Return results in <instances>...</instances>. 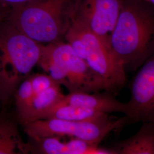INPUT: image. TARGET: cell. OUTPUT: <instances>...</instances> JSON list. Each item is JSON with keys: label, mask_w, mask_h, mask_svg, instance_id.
Wrapping results in <instances>:
<instances>
[{"label": "cell", "mask_w": 154, "mask_h": 154, "mask_svg": "<svg viewBox=\"0 0 154 154\" xmlns=\"http://www.w3.org/2000/svg\"><path fill=\"white\" fill-rule=\"evenodd\" d=\"M125 70H135L154 54V16L137 0L123 1L109 42Z\"/></svg>", "instance_id": "1"}, {"label": "cell", "mask_w": 154, "mask_h": 154, "mask_svg": "<svg viewBox=\"0 0 154 154\" xmlns=\"http://www.w3.org/2000/svg\"><path fill=\"white\" fill-rule=\"evenodd\" d=\"M72 0H33L11 8L6 20L18 30L43 44L60 42L69 26Z\"/></svg>", "instance_id": "2"}, {"label": "cell", "mask_w": 154, "mask_h": 154, "mask_svg": "<svg viewBox=\"0 0 154 154\" xmlns=\"http://www.w3.org/2000/svg\"><path fill=\"white\" fill-rule=\"evenodd\" d=\"M42 45L20 32L6 19L0 22V87L3 107L38 65Z\"/></svg>", "instance_id": "3"}, {"label": "cell", "mask_w": 154, "mask_h": 154, "mask_svg": "<svg viewBox=\"0 0 154 154\" xmlns=\"http://www.w3.org/2000/svg\"><path fill=\"white\" fill-rule=\"evenodd\" d=\"M38 65L69 93L112 92L107 83L91 69L67 42L43 45Z\"/></svg>", "instance_id": "4"}, {"label": "cell", "mask_w": 154, "mask_h": 154, "mask_svg": "<svg viewBox=\"0 0 154 154\" xmlns=\"http://www.w3.org/2000/svg\"><path fill=\"white\" fill-rule=\"evenodd\" d=\"M126 124L125 116L116 118L106 114L97 118L82 121L40 119L23 125V128L31 139L68 136L99 145L109 133Z\"/></svg>", "instance_id": "5"}, {"label": "cell", "mask_w": 154, "mask_h": 154, "mask_svg": "<svg viewBox=\"0 0 154 154\" xmlns=\"http://www.w3.org/2000/svg\"><path fill=\"white\" fill-rule=\"evenodd\" d=\"M70 22L78 36L72 48L75 53L107 83L112 92L122 88L126 81L125 70L111 53L110 48L74 14Z\"/></svg>", "instance_id": "6"}, {"label": "cell", "mask_w": 154, "mask_h": 154, "mask_svg": "<svg viewBox=\"0 0 154 154\" xmlns=\"http://www.w3.org/2000/svg\"><path fill=\"white\" fill-rule=\"evenodd\" d=\"M125 115L127 123L154 121V54L134 78Z\"/></svg>", "instance_id": "7"}, {"label": "cell", "mask_w": 154, "mask_h": 154, "mask_svg": "<svg viewBox=\"0 0 154 154\" xmlns=\"http://www.w3.org/2000/svg\"><path fill=\"white\" fill-rule=\"evenodd\" d=\"M123 0H82L74 14L109 47ZM110 48V47H109Z\"/></svg>", "instance_id": "8"}, {"label": "cell", "mask_w": 154, "mask_h": 154, "mask_svg": "<svg viewBox=\"0 0 154 154\" xmlns=\"http://www.w3.org/2000/svg\"><path fill=\"white\" fill-rule=\"evenodd\" d=\"M29 153L38 154H116L112 149H101L98 144L73 138L61 141L58 137L31 139L27 142Z\"/></svg>", "instance_id": "9"}, {"label": "cell", "mask_w": 154, "mask_h": 154, "mask_svg": "<svg viewBox=\"0 0 154 154\" xmlns=\"http://www.w3.org/2000/svg\"><path fill=\"white\" fill-rule=\"evenodd\" d=\"M59 102L81 107L103 114L127 112V104L122 103L110 95L90 94L86 92L69 93Z\"/></svg>", "instance_id": "10"}, {"label": "cell", "mask_w": 154, "mask_h": 154, "mask_svg": "<svg viewBox=\"0 0 154 154\" xmlns=\"http://www.w3.org/2000/svg\"><path fill=\"white\" fill-rule=\"evenodd\" d=\"M116 154H154V121L144 122L138 132L116 143Z\"/></svg>", "instance_id": "11"}, {"label": "cell", "mask_w": 154, "mask_h": 154, "mask_svg": "<svg viewBox=\"0 0 154 154\" xmlns=\"http://www.w3.org/2000/svg\"><path fill=\"white\" fill-rule=\"evenodd\" d=\"M61 85L58 83L34 95L28 108L17 116L22 125L34 121L39 116L59 102L64 97Z\"/></svg>", "instance_id": "12"}, {"label": "cell", "mask_w": 154, "mask_h": 154, "mask_svg": "<svg viewBox=\"0 0 154 154\" xmlns=\"http://www.w3.org/2000/svg\"><path fill=\"white\" fill-rule=\"evenodd\" d=\"M29 153L28 144L22 139L16 125L0 118V154Z\"/></svg>", "instance_id": "13"}, {"label": "cell", "mask_w": 154, "mask_h": 154, "mask_svg": "<svg viewBox=\"0 0 154 154\" xmlns=\"http://www.w3.org/2000/svg\"><path fill=\"white\" fill-rule=\"evenodd\" d=\"M106 114L88 110L81 107L58 102L46 110L37 118V120L58 119L66 121H82L93 119Z\"/></svg>", "instance_id": "14"}, {"label": "cell", "mask_w": 154, "mask_h": 154, "mask_svg": "<svg viewBox=\"0 0 154 154\" xmlns=\"http://www.w3.org/2000/svg\"><path fill=\"white\" fill-rule=\"evenodd\" d=\"M13 96L18 116L28 108L33 98V88L30 75L20 84Z\"/></svg>", "instance_id": "15"}, {"label": "cell", "mask_w": 154, "mask_h": 154, "mask_svg": "<svg viewBox=\"0 0 154 154\" xmlns=\"http://www.w3.org/2000/svg\"><path fill=\"white\" fill-rule=\"evenodd\" d=\"M33 88V96L58 83L48 74H35L30 75Z\"/></svg>", "instance_id": "16"}, {"label": "cell", "mask_w": 154, "mask_h": 154, "mask_svg": "<svg viewBox=\"0 0 154 154\" xmlns=\"http://www.w3.org/2000/svg\"><path fill=\"white\" fill-rule=\"evenodd\" d=\"M33 0H0V5L5 8H12Z\"/></svg>", "instance_id": "17"}, {"label": "cell", "mask_w": 154, "mask_h": 154, "mask_svg": "<svg viewBox=\"0 0 154 154\" xmlns=\"http://www.w3.org/2000/svg\"><path fill=\"white\" fill-rule=\"evenodd\" d=\"M6 8L0 5V22L6 18L8 13L6 11Z\"/></svg>", "instance_id": "18"}, {"label": "cell", "mask_w": 154, "mask_h": 154, "mask_svg": "<svg viewBox=\"0 0 154 154\" xmlns=\"http://www.w3.org/2000/svg\"><path fill=\"white\" fill-rule=\"evenodd\" d=\"M3 107V102H2V91L0 87V109Z\"/></svg>", "instance_id": "19"}, {"label": "cell", "mask_w": 154, "mask_h": 154, "mask_svg": "<svg viewBox=\"0 0 154 154\" xmlns=\"http://www.w3.org/2000/svg\"><path fill=\"white\" fill-rule=\"evenodd\" d=\"M137 1H139L140 2H144L149 3L154 6V0H137Z\"/></svg>", "instance_id": "20"}]
</instances>
